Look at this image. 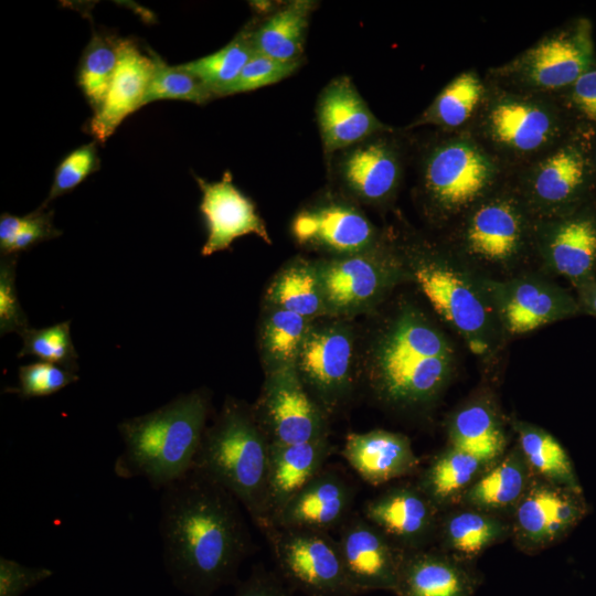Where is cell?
Returning a JSON list of instances; mask_svg holds the SVG:
<instances>
[{
    "instance_id": "1",
    "label": "cell",
    "mask_w": 596,
    "mask_h": 596,
    "mask_svg": "<svg viewBox=\"0 0 596 596\" xmlns=\"http://www.w3.org/2000/svg\"><path fill=\"white\" fill-rule=\"evenodd\" d=\"M161 491L159 533L172 585L213 596L235 583L255 549L237 499L193 469Z\"/></svg>"
},
{
    "instance_id": "2",
    "label": "cell",
    "mask_w": 596,
    "mask_h": 596,
    "mask_svg": "<svg viewBox=\"0 0 596 596\" xmlns=\"http://www.w3.org/2000/svg\"><path fill=\"white\" fill-rule=\"evenodd\" d=\"M454 362L453 348L444 333L418 310L405 308L376 342L369 386L385 406L424 408L448 384Z\"/></svg>"
},
{
    "instance_id": "3",
    "label": "cell",
    "mask_w": 596,
    "mask_h": 596,
    "mask_svg": "<svg viewBox=\"0 0 596 596\" xmlns=\"http://www.w3.org/2000/svg\"><path fill=\"white\" fill-rule=\"evenodd\" d=\"M210 408L209 391L196 389L119 423L124 449L115 460V475L143 478L157 490L184 477L192 470Z\"/></svg>"
},
{
    "instance_id": "4",
    "label": "cell",
    "mask_w": 596,
    "mask_h": 596,
    "mask_svg": "<svg viewBox=\"0 0 596 596\" xmlns=\"http://www.w3.org/2000/svg\"><path fill=\"white\" fill-rule=\"evenodd\" d=\"M269 458L270 440L253 407L227 398L206 427L192 469L231 492L265 533Z\"/></svg>"
},
{
    "instance_id": "5",
    "label": "cell",
    "mask_w": 596,
    "mask_h": 596,
    "mask_svg": "<svg viewBox=\"0 0 596 596\" xmlns=\"http://www.w3.org/2000/svg\"><path fill=\"white\" fill-rule=\"evenodd\" d=\"M487 84L486 99L466 131L494 156L509 174L563 142L564 123L555 96L511 89L488 81Z\"/></svg>"
},
{
    "instance_id": "6",
    "label": "cell",
    "mask_w": 596,
    "mask_h": 596,
    "mask_svg": "<svg viewBox=\"0 0 596 596\" xmlns=\"http://www.w3.org/2000/svg\"><path fill=\"white\" fill-rule=\"evenodd\" d=\"M422 151L418 192L430 219H461L507 181L509 172L468 131L443 132Z\"/></svg>"
},
{
    "instance_id": "7",
    "label": "cell",
    "mask_w": 596,
    "mask_h": 596,
    "mask_svg": "<svg viewBox=\"0 0 596 596\" xmlns=\"http://www.w3.org/2000/svg\"><path fill=\"white\" fill-rule=\"evenodd\" d=\"M406 258L414 281L434 310L461 336L473 354L489 353L497 316L486 286L448 254L426 243H412Z\"/></svg>"
},
{
    "instance_id": "8",
    "label": "cell",
    "mask_w": 596,
    "mask_h": 596,
    "mask_svg": "<svg viewBox=\"0 0 596 596\" xmlns=\"http://www.w3.org/2000/svg\"><path fill=\"white\" fill-rule=\"evenodd\" d=\"M593 64V43L587 21L546 33L509 62L491 68L492 84L546 96L568 89Z\"/></svg>"
},
{
    "instance_id": "9",
    "label": "cell",
    "mask_w": 596,
    "mask_h": 596,
    "mask_svg": "<svg viewBox=\"0 0 596 596\" xmlns=\"http://www.w3.org/2000/svg\"><path fill=\"white\" fill-rule=\"evenodd\" d=\"M535 226L515 185L504 183L460 219L458 246L480 265L510 267L535 245Z\"/></svg>"
},
{
    "instance_id": "10",
    "label": "cell",
    "mask_w": 596,
    "mask_h": 596,
    "mask_svg": "<svg viewBox=\"0 0 596 596\" xmlns=\"http://www.w3.org/2000/svg\"><path fill=\"white\" fill-rule=\"evenodd\" d=\"M277 574L306 596H358L345 572L338 539L330 532L272 528L265 533Z\"/></svg>"
},
{
    "instance_id": "11",
    "label": "cell",
    "mask_w": 596,
    "mask_h": 596,
    "mask_svg": "<svg viewBox=\"0 0 596 596\" xmlns=\"http://www.w3.org/2000/svg\"><path fill=\"white\" fill-rule=\"evenodd\" d=\"M253 411L270 444L329 437L328 414L306 389L295 366L267 372Z\"/></svg>"
},
{
    "instance_id": "12",
    "label": "cell",
    "mask_w": 596,
    "mask_h": 596,
    "mask_svg": "<svg viewBox=\"0 0 596 596\" xmlns=\"http://www.w3.org/2000/svg\"><path fill=\"white\" fill-rule=\"evenodd\" d=\"M332 156V172L350 196L366 204H382L398 190L404 153L393 130L374 135Z\"/></svg>"
},
{
    "instance_id": "13",
    "label": "cell",
    "mask_w": 596,
    "mask_h": 596,
    "mask_svg": "<svg viewBox=\"0 0 596 596\" xmlns=\"http://www.w3.org/2000/svg\"><path fill=\"white\" fill-rule=\"evenodd\" d=\"M327 313L363 310L375 304L395 279L396 259L379 246L316 264Z\"/></svg>"
},
{
    "instance_id": "14",
    "label": "cell",
    "mask_w": 596,
    "mask_h": 596,
    "mask_svg": "<svg viewBox=\"0 0 596 596\" xmlns=\"http://www.w3.org/2000/svg\"><path fill=\"white\" fill-rule=\"evenodd\" d=\"M353 340L340 324L310 327L296 370L306 389L327 414L353 390Z\"/></svg>"
},
{
    "instance_id": "15",
    "label": "cell",
    "mask_w": 596,
    "mask_h": 596,
    "mask_svg": "<svg viewBox=\"0 0 596 596\" xmlns=\"http://www.w3.org/2000/svg\"><path fill=\"white\" fill-rule=\"evenodd\" d=\"M513 184L538 221L562 216L588 177V161L575 143L563 141L518 171Z\"/></svg>"
},
{
    "instance_id": "16",
    "label": "cell",
    "mask_w": 596,
    "mask_h": 596,
    "mask_svg": "<svg viewBox=\"0 0 596 596\" xmlns=\"http://www.w3.org/2000/svg\"><path fill=\"white\" fill-rule=\"evenodd\" d=\"M582 491L538 477L512 511L511 535L525 553H536L563 538L585 513Z\"/></svg>"
},
{
    "instance_id": "17",
    "label": "cell",
    "mask_w": 596,
    "mask_h": 596,
    "mask_svg": "<svg viewBox=\"0 0 596 596\" xmlns=\"http://www.w3.org/2000/svg\"><path fill=\"white\" fill-rule=\"evenodd\" d=\"M440 512L417 483H400L366 500L361 514L400 549L414 551L437 539Z\"/></svg>"
},
{
    "instance_id": "18",
    "label": "cell",
    "mask_w": 596,
    "mask_h": 596,
    "mask_svg": "<svg viewBox=\"0 0 596 596\" xmlns=\"http://www.w3.org/2000/svg\"><path fill=\"white\" fill-rule=\"evenodd\" d=\"M295 240L304 246L336 254H360L379 246L370 220L347 201L329 199L301 210L291 223Z\"/></svg>"
},
{
    "instance_id": "19",
    "label": "cell",
    "mask_w": 596,
    "mask_h": 596,
    "mask_svg": "<svg viewBox=\"0 0 596 596\" xmlns=\"http://www.w3.org/2000/svg\"><path fill=\"white\" fill-rule=\"evenodd\" d=\"M338 542L348 577L359 594L394 592L404 550L361 513H352L342 524Z\"/></svg>"
},
{
    "instance_id": "20",
    "label": "cell",
    "mask_w": 596,
    "mask_h": 596,
    "mask_svg": "<svg viewBox=\"0 0 596 596\" xmlns=\"http://www.w3.org/2000/svg\"><path fill=\"white\" fill-rule=\"evenodd\" d=\"M317 124L326 155H334L374 135L391 131L370 109L349 76L330 81L318 96Z\"/></svg>"
},
{
    "instance_id": "21",
    "label": "cell",
    "mask_w": 596,
    "mask_h": 596,
    "mask_svg": "<svg viewBox=\"0 0 596 596\" xmlns=\"http://www.w3.org/2000/svg\"><path fill=\"white\" fill-rule=\"evenodd\" d=\"M195 179L202 191L200 212L206 227V240L201 249L203 256L224 251L234 240L248 234L272 243L255 204L234 185L228 171L216 182Z\"/></svg>"
},
{
    "instance_id": "22",
    "label": "cell",
    "mask_w": 596,
    "mask_h": 596,
    "mask_svg": "<svg viewBox=\"0 0 596 596\" xmlns=\"http://www.w3.org/2000/svg\"><path fill=\"white\" fill-rule=\"evenodd\" d=\"M355 488L341 473L324 468L277 513L272 528L330 532L352 515Z\"/></svg>"
},
{
    "instance_id": "23",
    "label": "cell",
    "mask_w": 596,
    "mask_h": 596,
    "mask_svg": "<svg viewBox=\"0 0 596 596\" xmlns=\"http://www.w3.org/2000/svg\"><path fill=\"white\" fill-rule=\"evenodd\" d=\"M486 289L498 320L511 334L531 332L561 319L570 309L555 287L538 278L489 281Z\"/></svg>"
},
{
    "instance_id": "24",
    "label": "cell",
    "mask_w": 596,
    "mask_h": 596,
    "mask_svg": "<svg viewBox=\"0 0 596 596\" xmlns=\"http://www.w3.org/2000/svg\"><path fill=\"white\" fill-rule=\"evenodd\" d=\"M470 562L440 549L405 551L395 596H475L479 585Z\"/></svg>"
},
{
    "instance_id": "25",
    "label": "cell",
    "mask_w": 596,
    "mask_h": 596,
    "mask_svg": "<svg viewBox=\"0 0 596 596\" xmlns=\"http://www.w3.org/2000/svg\"><path fill=\"white\" fill-rule=\"evenodd\" d=\"M155 71V61L130 40H119V58L107 95L94 113L88 131L104 143L141 103Z\"/></svg>"
},
{
    "instance_id": "26",
    "label": "cell",
    "mask_w": 596,
    "mask_h": 596,
    "mask_svg": "<svg viewBox=\"0 0 596 596\" xmlns=\"http://www.w3.org/2000/svg\"><path fill=\"white\" fill-rule=\"evenodd\" d=\"M342 456L359 477L380 486L416 471L419 460L403 434L373 429L347 436Z\"/></svg>"
},
{
    "instance_id": "27",
    "label": "cell",
    "mask_w": 596,
    "mask_h": 596,
    "mask_svg": "<svg viewBox=\"0 0 596 596\" xmlns=\"http://www.w3.org/2000/svg\"><path fill=\"white\" fill-rule=\"evenodd\" d=\"M535 246L555 272L583 278L596 260V223L588 216L536 220Z\"/></svg>"
},
{
    "instance_id": "28",
    "label": "cell",
    "mask_w": 596,
    "mask_h": 596,
    "mask_svg": "<svg viewBox=\"0 0 596 596\" xmlns=\"http://www.w3.org/2000/svg\"><path fill=\"white\" fill-rule=\"evenodd\" d=\"M332 451L329 437L300 444H270L267 531L281 508L324 469Z\"/></svg>"
},
{
    "instance_id": "29",
    "label": "cell",
    "mask_w": 596,
    "mask_h": 596,
    "mask_svg": "<svg viewBox=\"0 0 596 596\" xmlns=\"http://www.w3.org/2000/svg\"><path fill=\"white\" fill-rule=\"evenodd\" d=\"M511 534L500 514L461 505L440 514L437 532L444 552L470 562Z\"/></svg>"
},
{
    "instance_id": "30",
    "label": "cell",
    "mask_w": 596,
    "mask_h": 596,
    "mask_svg": "<svg viewBox=\"0 0 596 596\" xmlns=\"http://www.w3.org/2000/svg\"><path fill=\"white\" fill-rule=\"evenodd\" d=\"M533 477L517 446L485 470L465 492L460 504L500 515L512 512L529 489Z\"/></svg>"
},
{
    "instance_id": "31",
    "label": "cell",
    "mask_w": 596,
    "mask_h": 596,
    "mask_svg": "<svg viewBox=\"0 0 596 596\" xmlns=\"http://www.w3.org/2000/svg\"><path fill=\"white\" fill-rule=\"evenodd\" d=\"M488 84L475 70L455 76L434 98L408 129L433 126L443 132L466 130L480 110Z\"/></svg>"
},
{
    "instance_id": "32",
    "label": "cell",
    "mask_w": 596,
    "mask_h": 596,
    "mask_svg": "<svg viewBox=\"0 0 596 596\" xmlns=\"http://www.w3.org/2000/svg\"><path fill=\"white\" fill-rule=\"evenodd\" d=\"M317 2L289 1L260 23H255L256 53L280 61H301L308 25Z\"/></svg>"
},
{
    "instance_id": "33",
    "label": "cell",
    "mask_w": 596,
    "mask_h": 596,
    "mask_svg": "<svg viewBox=\"0 0 596 596\" xmlns=\"http://www.w3.org/2000/svg\"><path fill=\"white\" fill-rule=\"evenodd\" d=\"M488 467L481 459L448 446L432 460L416 483L443 511L460 503L465 492Z\"/></svg>"
},
{
    "instance_id": "34",
    "label": "cell",
    "mask_w": 596,
    "mask_h": 596,
    "mask_svg": "<svg viewBox=\"0 0 596 596\" xmlns=\"http://www.w3.org/2000/svg\"><path fill=\"white\" fill-rule=\"evenodd\" d=\"M450 447L466 451L491 466L504 455L507 437L498 414L486 402L461 407L448 427Z\"/></svg>"
},
{
    "instance_id": "35",
    "label": "cell",
    "mask_w": 596,
    "mask_h": 596,
    "mask_svg": "<svg viewBox=\"0 0 596 596\" xmlns=\"http://www.w3.org/2000/svg\"><path fill=\"white\" fill-rule=\"evenodd\" d=\"M266 299L310 320L327 315L316 264L297 258L288 263L270 283Z\"/></svg>"
},
{
    "instance_id": "36",
    "label": "cell",
    "mask_w": 596,
    "mask_h": 596,
    "mask_svg": "<svg viewBox=\"0 0 596 596\" xmlns=\"http://www.w3.org/2000/svg\"><path fill=\"white\" fill-rule=\"evenodd\" d=\"M514 430L533 476L582 491L567 453L551 434L525 422H515Z\"/></svg>"
},
{
    "instance_id": "37",
    "label": "cell",
    "mask_w": 596,
    "mask_h": 596,
    "mask_svg": "<svg viewBox=\"0 0 596 596\" xmlns=\"http://www.w3.org/2000/svg\"><path fill=\"white\" fill-rule=\"evenodd\" d=\"M309 320L295 312L274 308L263 319L259 344L266 372L296 368L301 347L310 329Z\"/></svg>"
},
{
    "instance_id": "38",
    "label": "cell",
    "mask_w": 596,
    "mask_h": 596,
    "mask_svg": "<svg viewBox=\"0 0 596 596\" xmlns=\"http://www.w3.org/2000/svg\"><path fill=\"white\" fill-rule=\"evenodd\" d=\"M254 26L255 23H248L219 51L180 66L198 77L215 97L223 96L256 53Z\"/></svg>"
},
{
    "instance_id": "39",
    "label": "cell",
    "mask_w": 596,
    "mask_h": 596,
    "mask_svg": "<svg viewBox=\"0 0 596 596\" xmlns=\"http://www.w3.org/2000/svg\"><path fill=\"white\" fill-rule=\"evenodd\" d=\"M119 58V40L94 34L84 50L78 85L96 111L103 104Z\"/></svg>"
},
{
    "instance_id": "40",
    "label": "cell",
    "mask_w": 596,
    "mask_h": 596,
    "mask_svg": "<svg viewBox=\"0 0 596 596\" xmlns=\"http://www.w3.org/2000/svg\"><path fill=\"white\" fill-rule=\"evenodd\" d=\"M151 56L155 61V71L141 107L162 99L185 100L201 105L215 98L198 77L180 65L170 66L155 53H151Z\"/></svg>"
},
{
    "instance_id": "41",
    "label": "cell",
    "mask_w": 596,
    "mask_h": 596,
    "mask_svg": "<svg viewBox=\"0 0 596 596\" xmlns=\"http://www.w3.org/2000/svg\"><path fill=\"white\" fill-rule=\"evenodd\" d=\"M21 337L23 344L19 358L31 355L74 372L77 370V353L71 337L70 321L41 329L28 328Z\"/></svg>"
},
{
    "instance_id": "42",
    "label": "cell",
    "mask_w": 596,
    "mask_h": 596,
    "mask_svg": "<svg viewBox=\"0 0 596 596\" xmlns=\"http://www.w3.org/2000/svg\"><path fill=\"white\" fill-rule=\"evenodd\" d=\"M18 386L10 392L21 398L52 395L78 380L77 374L61 365L34 362L19 368Z\"/></svg>"
},
{
    "instance_id": "43",
    "label": "cell",
    "mask_w": 596,
    "mask_h": 596,
    "mask_svg": "<svg viewBox=\"0 0 596 596\" xmlns=\"http://www.w3.org/2000/svg\"><path fill=\"white\" fill-rule=\"evenodd\" d=\"M300 65L301 61H280L255 53L223 96L247 93L276 84L291 76Z\"/></svg>"
},
{
    "instance_id": "44",
    "label": "cell",
    "mask_w": 596,
    "mask_h": 596,
    "mask_svg": "<svg viewBox=\"0 0 596 596\" xmlns=\"http://www.w3.org/2000/svg\"><path fill=\"white\" fill-rule=\"evenodd\" d=\"M97 164L95 142L83 145L67 155L55 170L51 190L43 205L76 188Z\"/></svg>"
},
{
    "instance_id": "45",
    "label": "cell",
    "mask_w": 596,
    "mask_h": 596,
    "mask_svg": "<svg viewBox=\"0 0 596 596\" xmlns=\"http://www.w3.org/2000/svg\"><path fill=\"white\" fill-rule=\"evenodd\" d=\"M17 255L1 257L0 263V332L1 336L10 332L22 333L29 327L28 318L23 311L15 287Z\"/></svg>"
},
{
    "instance_id": "46",
    "label": "cell",
    "mask_w": 596,
    "mask_h": 596,
    "mask_svg": "<svg viewBox=\"0 0 596 596\" xmlns=\"http://www.w3.org/2000/svg\"><path fill=\"white\" fill-rule=\"evenodd\" d=\"M44 566H28L15 560L0 557V596H22L29 589L52 577Z\"/></svg>"
},
{
    "instance_id": "47",
    "label": "cell",
    "mask_w": 596,
    "mask_h": 596,
    "mask_svg": "<svg viewBox=\"0 0 596 596\" xmlns=\"http://www.w3.org/2000/svg\"><path fill=\"white\" fill-rule=\"evenodd\" d=\"M60 234L61 231L52 223V212H44L41 207L25 215L24 224L13 242L10 255H17L18 252L26 251L33 245Z\"/></svg>"
},
{
    "instance_id": "48",
    "label": "cell",
    "mask_w": 596,
    "mask_h": 596,
    "mask_svg": "<svg viewBox=\"0 0 596 596\" xmlns=\"http://www.w3.org/2000/svg\"><path fill=\"white\" fill-rule=\"evenodd\" d=\"M234 596H294V593L277 573L256 565L247 578L237 584Z\"/></svg>"
},
{
    "instance_id": "49",
    "label": "cell",
    "mask_w": 596,
    "mask_h": 596,
    "mask_svg": "<svg viewBox=\"0 0 596 596\" xmlns=\"http://www.w3.org/2000/svg\"><path fill=\"white\" fill-rule=\"evenodd\" d=\"M568 89L571 104L585 119L596 124V68L582 74Z\"/></svg>"
},
{
    "instance_id": "50",
    "label": "cell",
    "mask_w": 596,
    "mask_h": 596,
    "mask_svg": "<svg viewBox=\"0 0 596 596\" xmlns=\"http://www.w3.org/2000/svg\"><path fill=\"white\" fill-rule=\"evenodd\" d=\"M25 216H17L8 213L0 217V251L2 256L10 255L13 242L22 228Z\"/></svg>"
},
{
    "instance_id": "51",
    "label": "cell",
    "mask_w": 596,
    "mask_h": 596,
    "mask_svg": "<svg viewBox=\"0 0 596 596\" xmlns=\"http://www.w3.org/2000/svg\"><path fill=\"white\" fill-rule=\"evenodd\" d=\"M588 304L594 312H596V287L592 290L588 296Z\"/></svg>"
},
{
    "instance_id": "52",
    "label": "cell",
    "mask_w": 596,
    "mask_h": 596,
    "mask_svg": "<svg viewBox=\"0 0 596 596\" xmlns=\"http://www.w3.org/2000/svg\"><path fill=\"white\" fill-rule=\"evenodd\" d=\"M595 161H596V158H595Z\"/></svg>"
}]
</instances>
